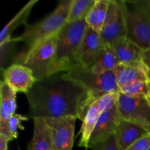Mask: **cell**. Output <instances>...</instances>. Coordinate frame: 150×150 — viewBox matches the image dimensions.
<instances>
[{"mask_svg": "<svg viewBox=\"0 0 150 150\" xmlns=\"http://www.w3.org/2000/svg\"><path fill=\"white\" fill-rule=\"evenodd\" d=\"M148 133L142 127L121 120L114 135L121 150H126L136 141Z\"/></svg>", "mask_w": 150, "mask_h": 150, "instance_id": "2e32d148", "label": "cell"}, {"mask_svg": "<svg viewBox=\"0 0 150 150\" xmlns=\"http://www.w3.org/2000/svg\"><path fill=\"white\" fill-rule=\"evenodd\" d=\"M34 133L29 150H54L49 127L44 119H35Z\"/></svg>", "mask_w": 150, "mask_h": 150, "instance_id": "ac0fdd59", "label": "cell"}, {"mask_svg": "<svg viewBox=\"0 0 150 150\" xmlns=\"http://www.w3.org/2000/svg\"><path fill=\"white\" fill-rule=\"evenodd\" d=\"M146 97H150V81H148V95Z\"/></svg>", "mask_w": 150, "mask_h": 150, "instance_id": "f546056e", "label": "cell"}, {"mask_svg": "<svg viewBox=\"0 0 150 150\" xmlns=\"http://www.w3.org/2000/svg\"><path fill=\"white\" fill-rule=\"evenodd\" d=\"M127 38L143 51L150 48V20L133 7L127 16Z\"/></svg>", "mask_w": 150, "mask_h": 150, "instance_id": "30bf717a", "label": "cell"}, {"mask_svg": "<svg viewBox=\"0 0 150 150\" xmlns=\"http://www.w3.org/2000/svg\"><path fill=\"white\" fill-rule=\"evenodd\" d=\"M148 150H150V147H149V149H148Z\"/></svg>", "mask_w": 150, "mask_h": 150, "instance_id": "1f68e13d", "label": "cell"}, {"mask_svg": "<svg viewBox=\"0 0 150 150\" xmlns=\"http://www.w3.org/2000/svg\"><path fill=\"white\" fill-rule=\"evenodd\" d=\"M116 103L121 120L133 123L150 133V105L146 96L130 97L120 92Z\"/></svg>", "mask_w": 150, "mask_h": 150, "instance_id": "52a82bcc", "label": "cell"}, {"mask_svg": "<svg viewBox=\"0 0 150 150\" xmlns=\"http://www.w3.org/2000/svg\"><path fill=\"white\" fill-rule=\"evenodd\" d=\"M142 62L150 69V48L143 51Z\"/></svg>", "mask_w": 150, "mask_h": 150, "instance_id": "83f0119b", "label": "cell"}, {"mask_svg": "<svg viewBox=\"0 0 150 150\" xmlns=\"http://www.w3.org/2000/svg\"><path fill=\"white\" fill-rule=\"evenodd\" d=\"M119 93L108 94L105 95L99 98L91 105L82 121L81 126L79 130V134L81 136L79 144V146L87 149L89 138L101 114L113 101L117 99Z\"/></svg>", "mask_w": 150, "mask_h": 150, "instance_id": "8fae6325", "label": "cell"}, {"mask_svg": "<svg viewBox=\"0 0 150 150\" xmlns=\"http://www.w3.org/2000/svg\"><path fill=\"white\" fill-rule=\"evenodd\" d=\"M119 64L120 62L112 45L104 44L91 69L95 73H104L114 70Z\"/></svg>", "mask_w": 150, "mask_h": 150, "instance_id": "ffe728a7", "label": "cell"}, {"mask_svg": "<svg viewBox=\"0 0 150 150\" xmlns=\"http://www.w3.org/2000/svg\"><path fill=\"white\" fill-rule=\"evenodd\" d=\"M57 34L45 40L33 48L20 53L14 63L28 67L32 71L37 81L48 77V71L55 55Z\"/></svg>", "mask_w": 150, "mask_h": 150, "instance_id": "5b68a950", "label": "cell"}, {"mask_svg": "<svg viewBox=\"0 0 150 150\" xmlns=\"http://www.w3.org/2000/svg\"><path fill=\"white\" fill-rule=\"evenodd\" d=\"M63 76L81 86L86 91L89 98L94 100L108 94L120 92L113 70L97 73L91 68L77 64L69 71L63 73Z\"/></svg>", "mask_w": 150, "mask_h": 150, "instance_id": "277c9868", "label": "cell"}, {"mask_svg": "<svg viewBox=\"0 0 150 150\" xmlns=\"http://www.w3.org/2000/svg\"><path fill=\"white\" fill-rule=\"evenodd\" d=\"M49 127L54 150H72L74 143L75 123L73 117L44 119Z\"/></svg>", "mask_w": 150, "mask_h": 150, "instance_id": "ba28073f", "label": "cell"}, {"mask_svg": "<svg viewBox=\"0 0 150 150\" xmlns=\"http://www.w3.org/2000/svg\"><path fill=\"white\" fill-rule=\"evenodd\" d=\"M25 95L29 105L28 117L33 120L73 117L83 121L96 101L81 86L64 78L63 73L37 81Z\"/></svg>", "mask_w": 150, "mask_h": 150, "instance_id": "6da1fadb", "label": "cell"}, {"mask_svg": "<svg viewBox=\"0 0 150 150\" xmlns=\"http://www.w3.org/2000/svg\"><path fill=\"white\" fill-rule=\"evenodd\" d=\"M120 64L142 62L143 50L127 38L112 45Z\"/></svg>", "mask_w": 150, "mask_h": 150, "instance_id": "e0dca14e", "label": "cell"}, {"mask_svg": "<svg viewBox=\"0 0 150 150\" xmlns=\"http://www.w3.org/2000/svg\"><path fill=\"white\" fill-rule=\"evenodd\" d=\"M29 117L21 114H15L9 119L7 125L13 139H17L18 136V130H24V127L21 125L23 121H27Z\"/></svg>", "mask_w": 150, "mask_h": 150, "instance_id": "cb8c5ba5", "label": "cell"}, {"mask_svg": "<svg viewBox=\"0 0 150 150\" xmlns=\"http://www.w3.org/2000/svg\"><path fill=\"white\" fill-rule=\"evenodd\" d=\"M17 92L4 81L1 82L0 88V135L5 136L10 141L13 140L9 130L7 122L16 110Z\"/></svg>", "mask_w": 150, "mask_h": 150, "instance_id": "5bb4252c", "label": "cell"}, {"mask_svg": "<svg viewBox=\"0 0 150 150\" xmlns=\"http://www.w3.org/2000/svg\"><path fill=\"white\" fill-rule=\"evenodd\" d=\"M38 1V0L29 1L18 12L17 14L12 18V20L7 24H6L0 35V46L5 45L8 42H13L12 41L13 38L11 37L13 32L18 26H21V25L26 26L27 24L26 21H27L28 18L31 13V10Z\"/></svg>", "mask_w": 150, "mask_h": 150, "instance_id": "d6986e66", "label": "cell"}, {"mask_svg": "<svg viewBox=\"0 0 150 150\" xmlns=\"http://www.w3.org/2000/svg\"><path fill=\"white\" fill-rule=\"evenodd\" d=\"M95 0H72L67 23H73L86 19L95 4Z\"/></svg>", "mask_w": 150, "mask_h": 150, "instance_id": "7402d4cb", "label": "cell"}, {"mask_svg": "<svg viewBox=\"0 0 150 150\" xmlns=\"http://www.w3.org/2000/svg\"><path fill=\"white\" fill-rule=\"evenodd\" d=\"M10 142L5 136L0 135V150H7V144Z\"/></svg>", "mask_w": 150, "mask_h": 150, "instance_id": "f1b7e54d", "label": "cell"}, {"mask_svg": "<svg viewBox=\"0 0 150 150\" xmlns=\"http://www.w3.org/2000/svg\"><path fill=\"white\" fill-rule=\"evenodd\" d=\"M72 0H62L48 16L33 24H26L21 36L13 38V42H23L26 51L30 50L45 40L57 35L67 21Z\"/></svg>", "mask_w": 150, "mask_h": 150, "instance_id": "3957f363", "label": "cell"}, {"mask_svg": "<svg viewBox=\"0 0 150 150\" xmlns=\"http://www.w3.org/2000/svg\"><path fill=\"white\" fill-rule=\"evenodd\" d=\"M128 12L127 1L110 0L106 18L100 34L104 44L112 45L127 38Z\"/></svg>", "mask_w": 150, "mask_h": 150, "instance_id": "8992f818", "label": "cell"}, {"mask_svg": "<svg viewBox=\"0 0 150 150\" xmlns=\"http://www.w3.org/2000/svg\"><path fill=\"white\" fill-rule=\"evenodd\" d=\"M4 81L16 92L26 94L36 82L30 69L20 64L13 63L3 72Z\"/></svg>", "mask_w": 150, "mask_h": 150, "instance_id": "7c38bea8", "label": "cell"}, {"mask_svg": "<svg viewBox=\"0 0 150 150\" xmlns=\"http://www.w3.org/2000/svg\"><path fill=\"white\" fill-rule=\"evenodd\" d=\"M146 98H147V100H148V102H149V104L150 105V97H146Z\"/></svg>", "mask_w": 150, "mask_h": 150, "instance_id": "4dcf8cb0", "label": "cell"}, {"mask_svg": "<svg viewBox=\"0 0 150 150\" xmlns=\"http://www.w3.org/2000/svg\"><path fill=\"white\" fill-rule=\"evenodd\" d=\"M110 0H95V4L86 18L89 28L100 34L106 18Z\"/></svg>", "mask_w": 150, "mask_h": 150, "instance_id": "44dd1931", "label": "cell"}, {"mask_svg": "<svg viewBox=\"0 0 150 150\" xmlns=\"http://www.w3.org/2000/svg\"><path fill=\"white\" fill-rule=\"evenodd\" d=\"M113 71L120 89L133 82L150 80V69L143 62L119 64Z\"/></svg>", "mask_w": 150, "mask_h": 150, "instance_id": "4fadbf2b", "label": "cell"}, {"mask_svg": "<svg viewBox=\"0 0 150 150\" xmlns=\"http://www.w3.org/2000/svg\"><path fill=\"white\" fill-rule=\"evenodd\" d=\"M150 147V133L141 138L126 150H148Z\"/></svg>", "mask_w": 150, "mask_h": 150, "instance_id": "4316f807", "label": "cell"}, {"mask_svg": "<svg viewBox=\"0 0 150 150\" xmlns=\"http://www.w3.org/2000/svg\"><path fill=\"white\" fill-rule=\"evenodd\" d=\"M92 150H121L119 146L115 135H112L107 140L92 148Z\"/></svg>", "mask_w": 150, "mask_h": 150, "instance_id": "d4e9b609", "label": "cell"}, {"mask_svg": "<svg viewBox=\"0 0 150 150\" xmlns=\"http://www.w3.org/2000/svg\"><path fill=\"white\" fill-rule=\"evenodd\" d=\"M120 92L123 95L130 97L140 96V95L147 96L148 81H139L133 82V83L120 88Z\"/></svg>", "mask_w": 150, "mask_h": 150, "instance_id": "603a6c76", "label": "cell"}, {"mask_svg": "<svg viewBox=\"0 0 150 150\" xmlns=\"http://www.w3.org/2000/svg\"><path fill=\"white\" fill-rule=\"evenodd\" d=\"M103 45L100 34L88 28L76 55L77 64L91 68Z\"/></svg>", "mask_w": 150, "mask_h": 150, "instance_id": "9a60e30c", "label": "cell"}, {"mask_svg": "<svg viewBox=\"0 0 150 150\" xmlns=\"http://www.w3.org/2000/svg\"><path fill=\"white\" fill-rule=\"evenodd\" d=\"M88 28L85 19L64 23L57 33V48L48 76L65 73L77 65L76 55Z\"/></svg>", "mask_w": 150, "mask_h": 150, "instance_id": "7a4b0ae2", "label": "cell"}, {"mask_svg": "<svg viewBox=\"0 0 150 150\" xmlns=\"http://www.w3.org/2000/svg\"><path fill=\"white\" fill-rule=\"evenodd\" d=\"M132 7L139 10L150 20V0H136L130 1Z\"/></svg>", "mask_w": 150, "mask_h": 150, "instance_id": "484cf974", "label": "cell"}, {"mask_svg": "<svg viewBox=\"0 0 150 150\" xmlns=\"http://www.w3.org/2000/svg\"><path fill=\"white\" fill-rule=\"evenodd\" d=\"M116 100L117 99L113 101L101 114L89 138L87 149H92L115 134L121 120Z\"/></svg>", "mask_w": 150, "mask_h": 150, "instance_id": "9c48e42d", "label": "cell"}]
</instances>
